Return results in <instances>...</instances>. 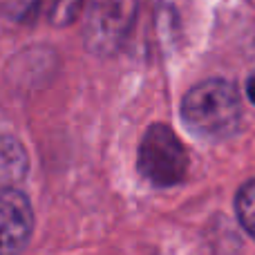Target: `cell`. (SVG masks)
<instances>
[{
  "label": "cell",
  "mask_w": 255,
  "mask_h": 255,
  "mask_svg": "<svg viewBox=\"0 0 255 255\" xmlns=\"http://www.w3.org/2000/svg\"><path fill=\"white\" fill-rule=\"evenodd\" d=\"M181 117L197 136L211 141L235 134L242 119L238 90L224 79H208L197 83L184 97Z\"/></svg>",
  "instance_id": "1"
},
{
  "label": "cell",
  "mask_w": 255,
  "mask_h": 255,
  "mask_svg": "<svg viewBox=\"0 0 255 255\" xmlns=\"http://www.w3.org/2000/svg\"><path fill=\"white\" fill-rule=\"evenodd\" d=\"M136 168L145 181L159 188L177 186L184 181L188 170V154L172 128L154 124L145 130L139 145Z\"/></svg>",
  "instance_id": "2"
},
{
  "label": "cell",
  "mask_w": 255,
  "mask_h": 255,
  "mask_svg": "<svg viewBox=\"0 0 255 255\" xmlns=\"http://www.w3.org/2000/svg\"><path fill=\"white\" fill-rule=\"evenodd\" d=\"M34 233V211L25 193L0 190V255H20Z\"/></svg>",
  "instance_id": "4"
},
{
  "label": "cell",
  "mask_w": 255,
  "mask_h": 255,
  "mask_svg": "<svg viewBox=\"0 0 255 255\" xmlns=\"http://www.w3.org/2000/svg\"><path fill=\"white\" fill-rule=\"evenodd\" d=\"M235 211H238L240 224H242L244 231L255 240V179L247 181V184L238 190Z\"/></svg>",
  "instance_id": "7"
},
{
  "label": "cell",
  "mask_w": 255,
  "mask_h": 255,
  "mask_svg": "<svg viewBox=\"0 0 255 255\" xmlns=\"http://www.w3.org/2000/svg\"><path fill=\"white\" fill-rule=\"evenodd\" d=\"M85 0H40V11L52 25L67 27L83 11Z\"/></svg>",
  "instance_id": "5"
},
{
  "label": "cell",
  "mask_w": 255,
  "mask_h": 255,
  "mask_svg": "<svg viewBox=\"0 0 255 255\" xmlns=\"http://www.w3.org/2000/svg\"><path fill=\"white\" fill-rule=\"evenodd\" d=\"M27 157L20 143L13 139H0V177H22Z\"/></svg>",
  "instance_id": "6"
},
{
  "label": "cell",
  "mask_w": 255,
  "mask_h": 255,
  "mask_svg": "<svg viewBox=\"0 0 255 255\" xmlns=\"http://www.w3.org/2000/svg\"><path fill=\"white\" fill-rule=\"evenodd\" d=\"M247 97H249V101L255 106V72L249 76V81H247Z\"/></svg>",
  "instance_id": "8"
},
{
  "label": "cell",
  "mask_w": 255,
  "mask_h": 255,
  "mask_svg": "<svg viewBox=\"0 0 255 255\" xmlns=\"http://www.w3.org/2000/svg\"><path fill=\"white\" fill-rule=\"evenodd\" d=\"M136 16V0H90L85 9L83 40L97 56L119 52L132 29Z\"/></svg>",
  "instance_id": "3"
}]
</instances>
